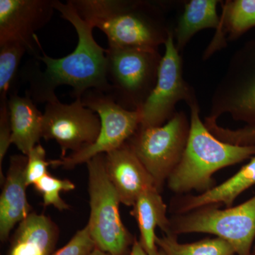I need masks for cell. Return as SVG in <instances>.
<instances>
[{"instance_id":"cell-16","label":"cell","mask_w":255,"mask_h":255,"mask_svg":"<svg viewBox=\"0 0 255 255\" xmlns=\"http://www.w3.org/2000/svg\"><path fill=\"white\" fill-rule=\"evenodd\" d=\"M156 188L142 193L132 206L130 214L135 218L140 232V242L148 255H156L159 251L156 245V228L167 235L171 231L170 219L167 216V207Z\"/></svg>"},{"instance_id":"cell-18","label":"cell","mask_w":255,"mask_h":255,"mask_svg":"<svg viewBox=\"0 0 255 255\" xmlns=\"http://www.w3.org/2000/svg\"><path fill=\"white\" fill-rule=\"evenodd\" d=\"M58 233L56 225L48 216L31 213L18 224L9 255H50Z\"/></svg>"},{"instance_id":"cell-24","label":"cell","mask_w":255,"mask_h":255,"mask_svg":"<svg viewBox=\"0 0 255 255\" xmlns=\"http://www.w3.org/2000/svg\"><path fill=\"white\" fill-rule=\"evenodd\" d=\"M24 176L26 186L34 185L38 180L48 174L50 160L46 159V152L41 144H37L28 154Z\"/></svg>"},{"instance_id":"cell-8","label":"cell","mask_w":255,"mask_h":255,"mask_svg":"<svg viewBox=\"0 0 255 255\" xmlns=\"http://www.w3.org/2000/svg\"><path fill=\"white\" fill-rule=\"evenodd\" d=\"M81 100L85 107L100 117V134L91 145L69 156L50 160L53 167L73 169L79 164L87 163L97 156L106 155L127 143L140 127V110H126L104 92L89 90Z\"/></svg>"},{"instance_id":"cell-11","label":"cell","mask_w":255,"mask_h":255,"mask_svg":"<svg viewBox=\"0 0 255 255\" xmlns=\"http://www.w3.org/2000/svg\"><path fill=\"white\" fill-rule=\"evenodd\" d=\"M100 129L98 114L85 107L81 98L71 104L62 103L58 99L45 107L42 137L56 141L61 151L60 157H65L68 150L73 153L91 145Z\"/></svg>"},{"instance_id":"cell-9","label":"cell","mask_w":255,"mask_h":255,"mask_svg":"<svg viewBox=\"0 0 255 255\" xmlns=\"http://www.w3.org/2000/svg\"><path fill=\"white\" fill-rule=\"evenodd\" d=\"M228 114L245 127L255 128V40L236 50L215 89L206 119L216 121Z\"/></svg>"},{"instance_id":"cell-27","label":"cell","mask_w":255,"mask_h":255,"mask_svg":"<svg viewBox=\"0 0 255 255\" xmlns=\"http://www.w3.org/2000/svg\"><path fill=\"white\" fill-rule=\"evenodd\" d=\"M228 143L238 146H255V128L244 127L238 129L228 128L223 134Z\"/></svg>"},{"instance_id":"cell-7","label":"cell","mask_w":255,"mask_h":255,"mask_svg":"<svg viewBox=\"0 0 255 255\" xmlns=\"http://www.w3.org/2000/svg\"><path fill=\"white\" fill-rule=\"evenodd\" d=\"M190 122L184 112H177L159 127H139L128 141L153 179L159 192L177 167L189 138Z\"/></svg>"},{"instance_id":"cell-21","label":"cell","mask_w":255,"mask_h":255,"mask_svg":"<svg viewBox=\"0 0 255 255\" xmlns=\"http://www.w3.org/2000/svg\"><path fill=\"white\" fill-rule=\"evenodd\" d=\"M156 245L166 255H236L227 241L220 238H205L191 243H180L173 233L156 238Z\"/></svg>"},{"instance_id":"cell-6","label":"cell","mask_w":255,"mask_h":255,"mask_svg":"<svg viewBox=\"0 0 255 255\" xmlns=\"http://www.w3.org/2000/svg\"><path fill=\"white\" fill-rule=\"evenodd\" d=\"M201 206L170 218L172 233H206L227 241L237 255H251L255 240V195L239 205Z\"/></svg>"},{"instance_id":"cell-10","label":"cell","mask_w":255,"mask_h":255,"mask_svg":"<svg viewBox=\"0 0 255 255\" xmlns=\"http://www.w3.org/2000/svg\"><path fill=\"white\" fill-rule=\"evenodd\" d=\"M165 52L159 65L154 90L140 109V127H159L177 113L178 102L184 101L189 108L198 104L195 92L183 78L182 59L174 43L173 32L166 41Z\"/></svg>"},{"instance_id":"cell-4","label":"cell","mask_w":255,"mask_h":255,"mask_svg":"<svg viewBox=\"0 0 255 255\" xmlns=\"http://www.w3.org/2000/svg\"><path fill=\"white\" fill-rule=\"evenodd\" d=\"M106 56L107 95L126 110H140L157 83L162 58L158 48L108 47Z\"/></svg>"},{"instance_id":"cell-1","label":"cell","mask_w":255,"mask_h":255,"mask_svg":"<svg viewBox=\"0 0 255 255\" xmlns=\"http://www.w3.org/2000/svg\"><path fill=\"white\" fill-rule=\"evenodd\" d=\"M55 11L73 25L78 35V44L73 53L63 58H51L40 46L41 54L32 58L23 67L21 77L28 84V95L35 103H48L58 100L55 91L63 85L73 88L71 95L82 98L89 90L108 94L106 49L98 44L91 25L80 17L70 1L55 0Z\"/></svg>"},{"instance_id":"cell-12","label":"cell","mask_w":255,"mask_h":255,"mask_svg":"<svg viewBox=\"0 0 255 255\" xmlns=\"http://www.w3.org/2000/svg\"><path fill=\"white\" fill-rule=\"evenodd\" d=\"M55 0H0V43L17 41L33 58L39 54L36 32L50 22Z\"/></svg>"},{"instance_id":"cell-29","label":"cell","mask_w":255,"mask_h":255,"mask_svg":"<svg viewBox=\"0 0 255 255\" xmlns=\"http://www.w3.org/2000/svg\"><path fill=\"white\" fill-rule=\"evenodd\" d=\"M89 255H109L107 253H104V252L101 251L100 250L95 248L93 251Z\"/></svg>"},{"instance_id":"cell-28","label":"cell","mask_w":255,"mask_h":255,"mask_svg":"<svg viewBox=\"0 0 255 255\" xmlns=\"http://www.w3.org/2000/svg\"><path fill=\"white\" fill-rule=\"evenodd\" d=\"M129 255H148L145 251V250L142 248L140 242L137 241L136 238L134 240L133 244L131 246V250H130ZM156 255H166L162 250L159 249L158 253Z\"/></svg>"},{"instance_id":"cell-26","label":"cell","mask_w":255,"mask_h":255,"mask_svg":"<svg viewBox=\"0 0 255 255\" xmlns=\"http://www.w3.org/2000/svg\"><path fill=\"white\" fill-rule=\"evenodd\" d=\"M7 101H0V172L5 155L11 144V129Z\"/></svg>"},{"instance_id":"cell-30","label":"cell","mask_w":255,"mask_h":255,"mask_svg":"<svg viewBox=\"0 0 255 255\" xmlns=\"http://www.w3.org/2000/svg\"><path fill=\"white\" fill-rule=\"evenodd\" d=\"M251 255H255V245L253 246V250H252Z\"/></svg>"},{"instance_id":"cell-19","label":"cell","mask_w":255,"mask_h":255,"mask_svg":"<svg viewBox=\"0 0 255 255\" xmlns=\"http://www.w3.org/2000/svg\"><path fill=\"white\" fill-rule=\"evenodd\" d=\"M218 3L216 0H191L185 4L173 33L178 51H182L192 37L201 30L219 29L221 21L217 13Z\"/></svg>"},{"instance_id":"cell-25","label":"cell","mask_w":255,"mask_h":255,"mask_svg":"<svg viewBox=\"0 0 255 255\" xmlns=\"http://www.w3.org/2000/svg\"><path fill=\"white\" fill-rule=\"evenodd\" d=\"M88 227L78 231L70 241L52 255H89L95 250Z\"/></svg>"},{"instance_id":"cell-20","label":"cell","mask_w":255,"mask_h":255,"mask_svg":"<svg viewBox=\"0 0 255 255\" xmlns=\"http://www.w3.org/2000/svg\"><path fill=\"white\" fill-rule=\"evenodd\" d=\"M220 26L217 33L207 48L206 58L224 46L225 35L231 41L238 39L248 30L255 26V0L226 1L220 17Z\"/></svg>"},{"instance_id":"cell-3","label":"cell","mask_w":255,"mask_h":255,"mask_svg":"<svg viewBox=\"0 0 255 255\" xmlns=\"http://www.w3.org/2000/svg\"><path fill=\"white\" fill-rule=\"evenodd\" d=\"M190 130L180 162L167 180L177 194L196 191L199 194L216 187L213 176L223 168L255 156V146L227 143L214 136L199 116V104L190 107Z\"/></svg>"},{"instance_id":"cell-14","label":"cell","mask_w":255,"mask_h":255,"mask_svg":"<svg viewBox=\"0 0 255 255\" xmlns=\"http://www.w3.org/2000/svg\"><path fill=\"white\" fill-rule=\"evenodd\" d=\"M26 155H12L0 196V238L5 242L16 225L31 214L26 196Z\"/></svg>"},{"instance_id":"cell-2","label":"cell","mask_w":255,"mask_h":255,"mask_svg":"<svg viewBox=\"0 0 255 255\" xmlns=\"http://www.w3.org/2000/svg\"><path fill=\"white\" fill-rule=\"evenodd\" d=\"M94 28L107 36L108 47L155 48L165 44L171 30L162 8L135 0H69Z\"/></svg>"},{"instance_id":"cell-13","label":"cell","mask_w":255,"mask_h":255,"mask_svg":"<svg viewBox=\"0 0 255 255\" xmlns=\"http://www.w3.org/2000/svg\"><path fill=\"white\" fill-rule=\"evenodd\" d=\"M105 159L107 174L121 204L132 207L142 193L156 188L153 179L128 142L106 154Z\"/></svg>"},{"instance_id":"cell-5","label":"cell","mask_w":255,"mask_h":255,"mask_svg":"<svg viewBox=\"0 0 255 255\" xmlns=\"http://www.w3.org/2000/svg\"><path fill=\"white\" fill-rule=\"evenodd\" d=\"M90 216L87 226L95 248L109 255H126L135 238L124 226L118 194L105 167V155L87 162Z\"/></svg>"},{"instance_id":"cell-23","label":"cell","mask_w":255,"mask_h":255,"mask_svg":"<svg viewBox=\"0 0 255 255\" xmlns=\"http://www.w3.org/2000/svg\"><path fill=\"white\" fill-rule=\"evenodd\" d=\"M33 186L36 191L41 194L43 206H53L59 211L69 209L68 204L60 196V193L73 191L75 189V184L71 181L53 177L48 173Z\"/></svg>"},{"instance_id":"cell-17","label":"cell","mask_w":255,"mask_h":255,"mask_svg":"<svg viewBox=\"0 0 255 255\" xmlns=\"http://www.w3.org/2000/svg\"><path fill=\"white\" fill-rule=\"evenodd\" d=\"M7 106L11 144L16 146L23 155L27 156L30 151L39 143L42 137L43 114L28 95L21 97L18 92L9 96Z\"/></svg>"},{"instance_id":"cell-15","label":"cell","mask_w":255,"mask_h":255,"mask_svg":"<svg viewBox=\"0 0 255 255\" xmlns=\"http://www.w3.org/2000/svg\"><path fill=\"white\" fill-rule=\"evenodd\" d=\"M255 185V156L239 171L219 185L198 195L182 196L171 204L173 214H182L201 206L219 204L231 207L238 196Z\"/></svg>"},{"instance_id":"cell-22","label":"cell","mask_w":255,"mask_h":255,"mask_svg":"<svg viewBox=\"0 0 255 255\" xmlns=\"http://www.w3.org/2000/svg\"><path fill=\"white\" fill-rule=\"evenodd\" d=\"M27 47L17 41L0 43V101L8 100L11 93L18 92L16 83L20 63Z\"/></svg>"}]
</instances>
